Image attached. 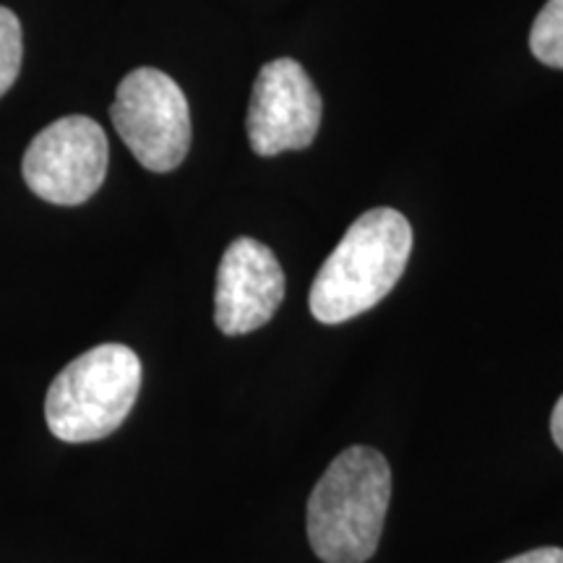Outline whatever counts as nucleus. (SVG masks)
I'll return each mask as SVG.
<instances>
[{
    "instance_id": "obj_2",
    "label": "nucleus",
    "mask_w": 563,
    "mask_h": 563,
    "mask_svg": "<svg viewBox=\"0 0 563 563\" xmlns=\"http://www.w3.org/2000/svg\"><path fill=\"white\" fill-rule=\"evenodd\" d=\"M391 501L382 452L350 446L329 464L308 498V540L323 563H365L376 553Z\"/></svg>"
},
{
    "instance_id": "obj_4",
    "label": "nucleus",
    "mask_w": 563,
    "mask_h": 563,
    "mask_svg": "<svg viewBox=\"0 0 563 563\" xmlns=\"http://www.w3.org/2000/svg\"><path fill=\"white\" fill-rule=\"evenodd\" d=\"M112 125L141 167L170 173L191 146V110L183 89L157 68H136L118 84Z\"/></svg>"
},
{
    "instance_id": "obj_7",
    "label": "nucleus",
    "mask_w": 563,
    "mask_h": 563,
    "mask_svg": "<svg viewBox=\"0 0 563 563\" xmlns=\"http://www.w3.org/2000/svg\"><path fill=\"white\" fill-rule=\"evenodd\" d=\"M285 300V272L272 249L238 238L224 251L214 287V323L222 334L241 336L272 321Z\"/></svg>"
},
{
    "instance_id": "obj_10",
    "label": "nucleus",
    "mask_w": 563,
    "mask_h": 563,
    "mask_svg": "<svg viewBox=\"0 0 563 563\" xmlns=\"http://www.w3.org/2000/svg\"><path fill=\"white\" fill-rule=\"evenodd\" d=\"M504 563H563V548H534Z\"/></svg>"
},
{
    "instance_id": "obj_5",
    "label": "nucleus",
    "mask_w": 563,
    "mask_h": 563,
    "mask_svg": "<svg viewBox=\"0 0 563 563\" xmlns=\"http://www.w3.org/2000/svg\"><path fill=\"white\" fill-rule=\"evenodd\" d=\"M110 146L102 125L68 115L42 129L21 162L26 186L55 207H79L100 191L108 175Z\"/></svg>"
},
{
    "instance_id": "obj_1",
    "label": "nucleus",
    "mask_w": 563,
    "mask_h": 563,
    "mask_svg": "<svg viewBox=\"0 0 563 563\" xmlns=\"http://www.w3.org/2000/svg\"><path fill=\"white\" fill-rule=\"evenodd\" d=\"M412 228L397 209H371L344 232L311 287V313L321 323H344L371 311L402 279Z\"/></svg>"
},
{
    "instance_id": "obj_11",
    "label": "nucleus",
    "mask_w": 563,
    "mask_h": 563,
    "mask_svg": "<svg viewBox=\"0 0 563 563\" xmlns=\"http://www.w3.org/2000/svg\"><path fill=\"white\" fill-rule=\"evenodd\" d=\"M551 433H553V441L555 446L563 452V397L555 402L553 407V415H551Z\"/></svg>"
},
{
    "instance_id": "obj_3",
    "label": "nucleus",
    "mask_w": 563,
    "mask_h": 563,
    "mask_svg": "<svg viewBox=\"0 0 563 563\" xmlns=\"http://www.w3.org/2000/svg\"><path fill=\"white\" fill-rule=\"evenodd\" d=\"M141 389V361L125 344H100L70 361L47 389L45 420L55 439L89 443L123 426Z\"/></svg>"
},
{
    "instance_id": "obj_8",
    "label": "nucleus",
    "mask_w": 563,
    "mask_h": 563,
    "mask_svg": "<svg viewBox=\"0 0 563 563\" xmlns=\"http://www.w3.org/2000/svg\"><path fill=\"white\" fill-rule=\"evenodd\" d=\"M534 58L551 68H563V0H548L530 32Z\"/></svg>"
},
{
    "instance_id": "obj_9",
    "label": "nucleus",
    "mask_w": 563,
    "mask_h": 563,
    "mask_svg": "<svg viewBox=\"0 0 563 563\" xmlns=\"http://www.w3.org/2000/svg\"><path fill=\"white\" fill-rule=\"evenodd\" d=\"M21 58H24V40L16 13L0 5V97L19 79Z\"/></svg>"
},
{
    "instance_id": "obj_6",
    "label": "nucleus",
    "mask_w": 563,
    "mask_h": 563,
    "mask_svg": "<svg viewBox=\"0 0 563 563\" xmlns=\"http://www.w3.org/2000/svg\"><path fill=\"white\" fill-rule=\"evenodd\" d=\"M321 110L319 89L298 60L266 63L253 81L245 121L251 150L258 157L308 150L321 129Z\"/></svg>"
}]
</instances>
